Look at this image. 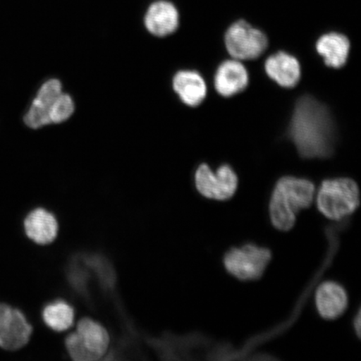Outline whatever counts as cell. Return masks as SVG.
Wrapping results in <instances>:
<instances>
[{
    "mask_svg": "<svg viewBox=\"0 0 361 361\" xmlns=\"http://www.w3.org/2000/svg\"><path fill=\"white\" fill-rule=\"evenodd\" d=\"M238 179L228 165L221 166L216 171L207 164H202L196 171L195 185L202 196L216 201H225L236 192Z\"/></svg>",
    "mask_w": 361,
    "mask_h": 361,
    "instance_id": "cell-7",
    "label": "cell"
},
{
    "mask_svg": "<svg viewBox=\"0 0 361 361\" xmlns=\"http://www.w3.org/2000/svg\"><path fill=\"white\" fill-rule=\"evenodd\" d=\"M33 327L20 310L0 304V347L8 351L20 350L28 344Z\"/></svg>",
    "mask_w": 361,
    "mask_h": 361,
    "instance_id": "cell-8",
    "label": "cell"
},
{
    "mask_svg": "<svg viewBox=\"0 0 361 361\" xmlns=\"http://www.w3.org/2000/svg\"><path fill=\"white\" fill-rule=\"evenodd\" d=\"M272 258L268 248L255 245L233 247L225 255L224 267L228 273L241 281H254L261 278Z\"/></svg>",
    "mask_w": 361,
    "mask_h": 361,
    "instance_id": "cell-5",
    "label": "cell"
},
{
    "mask_svg": "<svg viewBox=\"0 0 361 361\" xmlns=\"http://www.w3.org/2000/svg\"><path fill=\"white\" fill-rule=\"evenodd\" d=\"M111 337L102 324L89 317L80 319L65 338L67 355L74 361H97L107 354Z\"/></svg>",
    "mask_w": 361,
    "mask_h": 361,
    "instance_id": "cell-3",
    "label": "cell"
},
{
    "mask_svg": "<svg viewBox=\"0 0 361 361\" xmlns=\"http://www.w3.org/2000/svg\"><path fill=\"white\" fill-rule=\"evenodd\" d=\"M173 89L187 106H200L207 97V85L200 74L193 71H180L173 78Z\"/></svg>",
    "mask_w": 361,
    "mask_h": 361,
    "instance_id": "cell-15",
    "label": "cell"
},
{
    "mask_svg": "<svg viewBox=\"0 0 361 361\" xmlns=\"http://www.w3.org/2000/svg\"><path fill=\"white\" fill-rule=\"evenodd\" d=\"M75 313L73 306L66 300L49 302L42 311L45 326L57 333L69 331L75 324Z\"/></svg>",
    "mask_w": 361,
    "mask_h": 361,
    "instance_id": "cell-17",
    "label": "cell"
},
{
    "mask_svg": "<svg viewBox=\"0 0 361 361\" xmlns=\"http://www.w3.org/2000/svg\"><path fill=\"white\" fill-rule=\"evenodd\" d=\"M315 305L322 318L336 319L345 312L348 307V295L340 284L324 282L316 291Z\"/></svg>",
    "mask_w": 361,
    "mask_h": 361,
    "instance_id": "cell-11",
    "label": "cell"
},
{
    "mask_svg": "<svg viewBox=\"0 0 361 361\" xmlns=\"http://www.w3.org/2000/svg\"><path fill=\"white\" fill-rule=\"evenodd\" d=\"M75 106L72 98L69 94L62 92L49 111L51 123L58 124L67 121L73 114Z\"/></svg>",
    "mask_w": 361,
    "mask_h": 361,
    "instance_id": "cell-18",
    "label": "cell"
},
{
    "mask_svg": "<svg viewBox=\"0 0 361 361\" xmlns=\"http://www.w3.org/2000/svg\"><path fill=\"white\" fill-rule=\"evenodd\" d=\"M61 93V84L58 80L52 79L44 83L24 117L26 126L32 129H39L51 124L49 111Z\"/></svg>",
    "mask_w": 361,
    "mask_h": 361,
    "instance_id": "cell-9",
    "label": "cell"
},
{
    "mask_svg": "<svg viewBox=\"0 0 361 361\" xmlns=\"http://www.w3.org/2000/svg\"><path fill=\"white\" fill-rule=\"evenodd\" d=\"M264 68L269 78L284 88L295 87L301 78L299 61L286 52H278L269 57Z\"/></svg>",
    "mask_w": 361,
    "mask_h": 361,
    "instance_id": "cell-13",
    "label": "cell"
},
{
    "mask_svg": "<svg viewBox=\"0 0 361 361\" xmlns=\"http://www.w3.org/2000/svg\"><path fill=\"white\" fill-rule=\"evenodd\" d=\"M25 232L38 245H49L58 237L59 224L55 214L49 209L38 207L30 212L24 221Z\"/></svg>",
    "mask_w": 361,
    "mask_h": 361,
    "instance_id": "cell-10",
    "label": "cell"
},
{
    "mask_svg": "<svg viewBox=\"0 0 361 361\" xmlns=\"http://www.w3.org/2000/svg\"><path fill=\"white\" fill-rule=\"evenodd\" d=\"M248 74L240 61H226L216 70L214 85L221 96L230 97L240 93L247 87Z\"/></svg>",
    "mask_w": 361,
    "mask_h": 361,
    "instance_id": "cell-12",
    "label": "cell"
},
{
    "mask_svg": "<svg viewBox=\"0 0 361 361\" xmlns=\"http://www.w3.org/2000/svg\"><path fill=\"white\" fill-rule=\"evenodd\" d=\"M224 42L229 55L238 61L259 58L269 44L264 33L245 20H239L229 27Z\"/></svg>",
    "mask_w": 361,
    "mask_h": 361,
    "instance_id": "cell-6",
    "label": "cell"
},
{
    "mask_svg": "<svg viewBox=\"0 0 361 361\" xmlns=\"http://www.w3.org/2000/svg\"><path fill=\"white\" fill-rule=\"evenodd\" d=\"M350 43L345 35L329 33L322 36L316 43V51L324 59V64L338 69L348 61Z\"/></svg>",
    "mask_w": 361,
    "mask_h": 361,
    "instance_id": "cell-16",
    "label": "cell"
},
{
    "mask_svg": "<svg viewBox=\"0 0 361 361\" xmlns=\"http://www.w3.org/2000/svg\"><path fill=\"white\" fill-rule=\"evenodd\" d=\"M145 25L153 35L158 37L168 36L178 28V11L170 2L158 1L152 4L146 13Z\"/></svg>",
    "mask_w": 361,
    "mask_h": 361,
    "instance_id": "cell-14",
    "label": "cell"
},
{
    "mask_svg": "<svg viewBox=\"0 0 361 361\" xmlns=\"http://www.w3.org/2000/svg\"><path fill=\"white\" fill-rule=\"evenodd\" d=\"M315 187L310 180L295 177L282 178L275 185L269 202V216L274 228L290 231L296 214L313 204Z\"/></svg>",
    "mask_w": 361,
    "mask_h": 361,
    "instance_id": "cell-2",
    "label": "cell"
},
{
    "mask_svg": "<svg viewBox=\"0 0 361 361\" xmlns=\"http://www.w3.org/2000/svg\"><path fill=\"white\" fill-rule=\"evenodd\" d=\"M290 135L302 157H328L335 141V126L331 113L313 97L300 98L293 112Z\"/></svg>",
    "mask_w": 361,
    "mask_h": 361,
    "instance_id": "cell-1",
    "label": "cell"
},
{
    "mask_svg": "<svg viewBox=\"0 0 361 361\" xmlns=\"http://www.w3.org/2000/svg\"><path fill=\"white\" fill-rule=\"evenodd\" d=\"M316 202L320 213L331 220H341L354 213L360 206L358 185L350 178L324 180Z\"/></svg>",
    "mask_w": 361,
    "mask_h": 361,
    "instance_id": "cell-4",
    "label": "cell"
}]
</instances>
